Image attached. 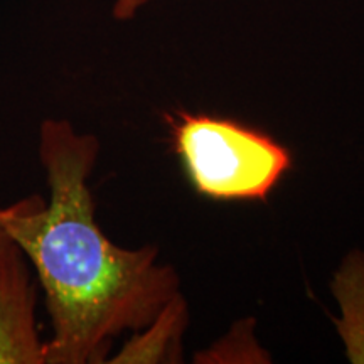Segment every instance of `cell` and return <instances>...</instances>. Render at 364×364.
<instances>
[{"instance_id":"1","label":"cell","mask_w":364,"mask_h":364,"mask_svg":"<svg viewBox=\"0 0 364 364\" xmlns=\"http://www.w3.org/2000/svg\"><path fill=\"white\" fill-rule=\"evenodd\" d=\"M38 154L49 199L33 194L0 206V225L44 292L53 326L44 363H105L117 336L150 324L179 294V277L157 262V248H122L100 228L88 184L97 136L65 118H46Z\"/></svg>"},{"instance_id":"2","label":"cell","mask_w":364,"mask_h":364,"mask_svg":"<svg viewBox=\"0 0 364 364\" xmlns=\"http://www.w3.org/2000/svg\"><path fill=\"white\" fill-rule=\"evenodd\" d=\"M164 120L191 188L211 201H265L292 169L285 145L235 118L177 110Z\"/></svg>"},{"instance_id":"3","label":"cell","mask_w":364,"mask_h":364,"mask_svg":"<svg viewBox=\"0 0 364 364\" xmlns=\"http://www.w3.org/2000/svg\"><path fill=\"white\" fill-rule=\"evenodd\" d=\"M29 262L9 240L0 247V364H46Z\"/></svg>"},{"instance_id":"4","label":"cell","mask_w":364,"mask_h":364,"mask_svg":"<svg viewBox=\"0 0 364 364\" xmlns=\"http://www.w3.org/2000/svg\"><path fill=\"white\" fill-rule=\"evenodd\" d=\"M186 322L188 307L181 294H177L150 324L135 331L134 338L110 359V363H176Z\"/></svg>"},{"instance_id":"5","label":"cell","mask_w":364,"mask_h":364,"mask_svg":"<svg viewBox=\"0 0 364 364\" xmlns=\"http://www.w3.org/2000/svg\"><path fill=\"white\" fill-rule=\"evenodd\" d=\"M332 289L343 314L338 329L346 354L351 363L364 364V252L354 250L346 257Z\"/></svg>"},{"instance_id":"6","label":"cell","mask_w":364,"mask_h":364,"mask_svg":"<svg viewBox=\"0 0 364 364\" xmlns=\"http://www.w3.org/2000/svg\"><path fill=\"white\" fill-rule=\"evenodd\" d=\"M243 329L231 331L226 339L201 354L199 361L204 363H268L267 354L255 343L252 329L243 322Z\"/></svg>"},{"instance_id":"7","label":"cell","mask_w":364,"mask_h":364,"mask_svg":"<svg viewBox=\"0 0 364 364\" xmlns=\"http://www.w3.org/2000/svg\"><path fill=\"white\" fill-rule=\"evenodd\" d=\"M150 0H115L112 9V16L117 21H130L147 6Z\"/></svg>"},{"instance_id":"8","label":"cell","mask_w":364,"mask_h":364,"mask_svg":"<svg viewBox=\"0 0 364 364\" xmlns=\"http://www.w3.org/2000/svg\"><path fill=\"white\" fill-rule=\"evenodd\" d=\"M9 240H11V238H9V235L6 233V231H4L2 225H0V247H2V245H6Z\"/></svg>"}]
</instances>
